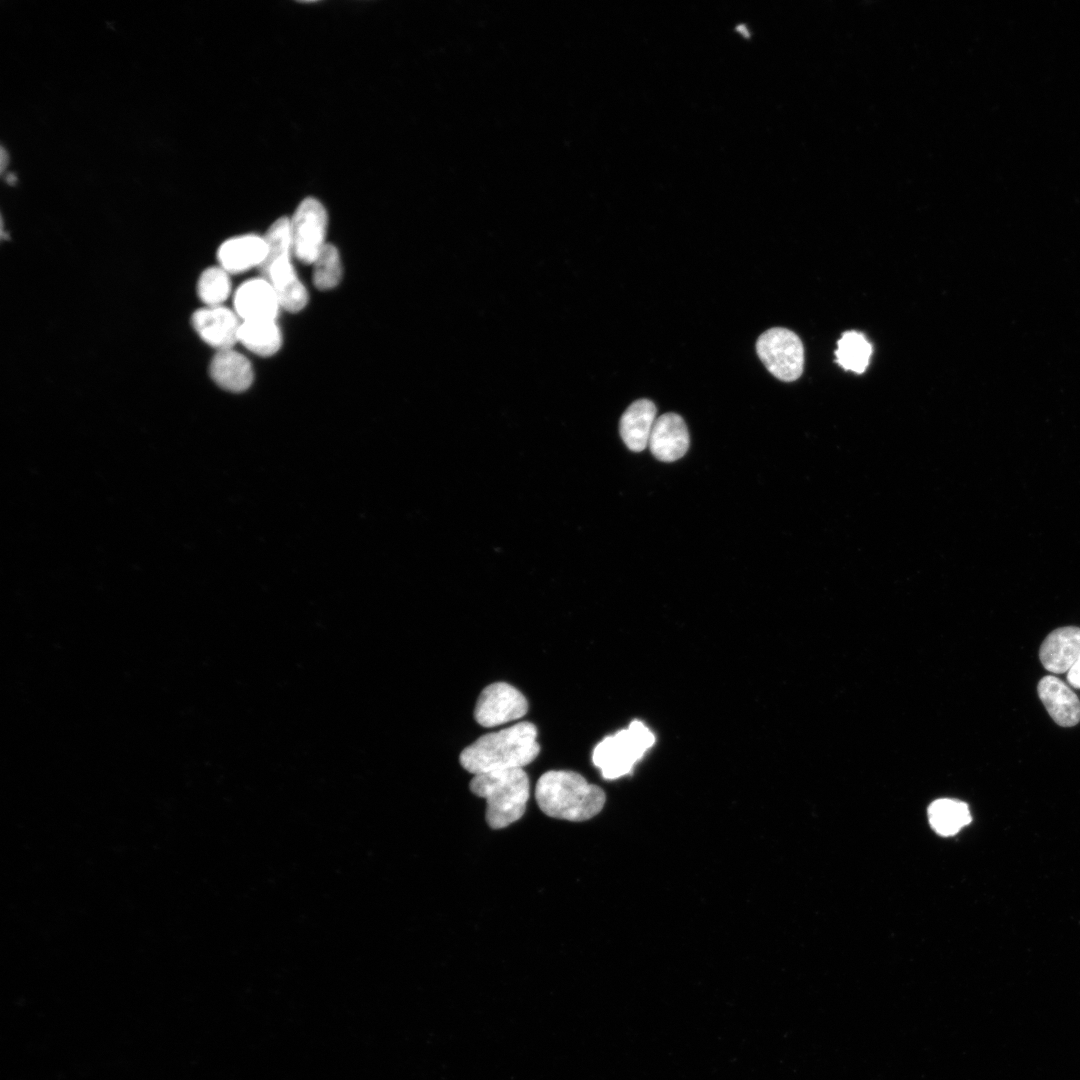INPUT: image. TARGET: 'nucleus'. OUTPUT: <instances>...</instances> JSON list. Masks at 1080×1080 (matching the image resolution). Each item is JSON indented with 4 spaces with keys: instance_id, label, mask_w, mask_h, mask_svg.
<instances>
[{
    "instance_id": "nucleus-1",
    "label": "nucleus",
    "mask_w": 1080,
    "mask_h": 1080,
    "mask_svg": "<svg viewBox=\"0 0 1080 1080\" xmlns=\"http://www.w3.org/2000/svg\"><path fill=\"white\" fill-rule=\"evenodd\" d=\"M537 728L528 721L479 737L459 756L461 766L473 775L530 764L539 754Z\"/></svg>"
},
{
    "instance_id": "nucleus-2",
    "label": "nucleus",
    "mask_w": 1080,
    "mask_h": 1080,
    "mask_svg": "<svg viewBox=\"0 0 1080 1080\" xmlns=\"http://www.w3.org/2000/svg\"><path fill=\"white\" fill-rule=\"evenodd\" d=\"M539 808L547 816L581 822L596 816L604 807L602 788L575 771L551 770L540 776L535 788Z\"/></svg>"
},
{
    "instance_id": "nucleus-3",
    "label": "nucleus",
    "mask_w": 1080,
    "mask_h": 1080,
    "mask_svg": "<svg viewBox=\"0 0 1080 1080\" xmlns=\"http://www.w3.org/2000/svg\"><path fill=\"white\" fill-rule=\"evenodd\" d=\"M470 790L486 799V822L502 829L519 820L529 799V778L522 768L490 771L474 775Z\"/></svg>"
},
{
    "instance_id": "nucleus-4",
    "label": "nucleus",
    "mask_w": 1080,
    "mask_h": 1080,
    "mask_svg": "<svg viewBox=\"0 0 1080 1080\" xmlns=\"http://www.w3.org/2000/svg\"><path fill=\"white\" fill-rule=\"evenodd\" d=\"M655 743V735L641 721L634 720L625 729L606 736L594 748L593 764L607 780L630 774L636 762Z\"/></svg>"
},
{
    "instance_id": "nucleus-5",
    "label": "nucleus",
    "mask_w": 1080,
    "mask_h": 1080,
    "mask_svg": "<svg viewBox=\"0 0 1080 1080\" xmlns=\"http://www.w3.org/2000/svg\"><path fill=\"white\" fill-rule=\"evenodd\" d=\"M757 354L767 370L777 379L792 382L804 367V347L793 331L774 327L762 333L756 342Z\"/></svg>"
},
{
    "instance_id": "nucleus-6",
    "label": "nucleus",
    "mask_w": 1080,
    "mask_h": 1080,
    "mask_svg": "<svg viewBox=\"0 0 1080 1080\" xmlns=\"http://www.w3.org/2000/svg\"><path fill=\"white\" fill-rule=\"evenodd\" d=\"M292 252L303 263L312 264L325 243L327 213L315 198H305L290 219Z\"/></svg>"
},
{
    "instance_id": "nucleus-7",
    "label": "nucleus",
    "mask_w": 1080,
    "mask_h": 1080,
    "mask_svg": "<svg viewBox=\"0 0 1080 1080\" xmlns=\"http://www.w3.org/2000/svg\"><path fill=\"white\" fill-rule=\"evenodd\" d=\"M528 711L525 696L512 685L496 682L480 693L474 718L483 727H495L522 718Z\"/></svg>"
},
{
    "instance_id": "nucleus-8",
    "label": "nucleus",
    "mask_w": 1080,
    "mask_h": 1080,
    "mask_svg": "<svg viewBox=\"0 0 1080 1080\" xmlns=\"http://www.w3.org/2000/svg\"><path fill=\"white\" fill-rule=\"evenodd\" d=\"M192 325L203 341L219 351L232 349L239 341L241 323L234 312L222 305L198 309Z\"/></svg>"
},
{
    "instance_id": "nucleus-9",
    "label": "nucleus",
    "mask_w": 1080,
    "mask_h": 1080,
    "mask_svg": "<svg viewBox=\"0 0 1080 1080\" xmlns=\"http://www.w3.org/2000/svg\"><path fill=\"white\" fill-rule=\"evenodd\" d=\"M689 443L685 421L680 415L669 412L656 419L648 446L659 461L673 462L685 455Z\"/></svg>"
},
{
    "instance_id": "nucleus-10",
    "label": "nucleus",
    "mask_w": 1080,
    "mask_h": 1080,
    "mask_svg": "<svg viewBox=\"0 0 1080 1080\" xmlns=\"http://www.w3.org/2000/svg\"><path fill=\"white\" fill-rule=\"evenodd\" d=\"M234 306L243 321L275 320L281 307L272 285L263 277L241 284L235 293Z\"/></svg>"
},
{
    "instance_id": "nucleus-11",
    "label": "nucleus",
    "mask_w": 1080,
    "mask_h": 1080,
    "mask_svg": "<svg viewBox=\"0 0 1080 1080\" xmlns=\"http://www.w3.org/2000/svg\"><path fill=\"white\" fill-rule=\"evenodd\" d=\"M1038 695L1049 715L1062 727L1080 722V700L1061 679L1048 675L1038 683Z\"/></svg>"
},
{
    "instance_id": "nucleus-12",
    "label": "nucleus",
    "mask_w": 1080,
    "mask_h": 1080,
    "mask_svg": "<svg viewBox=\"0 0 1080 1080\" xmlns=\"http://www.w3.org/2000/svg\"><path fill=\"white\" fill-rule=\"evenodd\" d=\"M1080 654V628L1060 627L1041 644L1039 657L1044 668L1055 674L1068 672Z\"/></svg>"
},
{
    "instance_id": "nucleus-13",
    "label": "nucleus",
    "mask_w": 1080,
    "mask_h": 1080,
    "mask_svg": "<svg viewBox=\"0 0 1080 1080\" xmlns=\"http://www.w3.org/2000/svg\"><path fill=\"white\" fill-rule=\"evenodd\" d=\"M260 273L272 285L282 308L298 312L306 306L308 293L295 273L290 256L275 260Z\"/></svg>"
},
{
    "instance_id": "nucleus-14",
    "label": "nucleus",
    "mask_w": 1080,
    "mask_h": 1080,
    "mask_svg": "<svg viewBox=\"0 0 1080 1080\" xmlns=\"http://www.w3.org/2000/svg\"><path fill=\"white\" fill-rule=\"evenodd\" d=\"M267 253L263 237L247 234L225 241L218 250L217 257L228 273H240L263 263Z\"/></svg>"
},
{
    "instance_id": "nucleus-15",
    "label": "nucleus",
    "mask_w": 1080,
    "mask_h": 1080,
    "mask_svg": "<svg viewBox=\"0 0 1080 1080\" xmlns=\"http://www.w3.org/2000/svg\"><path fill=\"white\" fill-rule=\"evenodd\" d=\"M657 409L649 399H638L621 416L619 430L625 445L634 452L643 451L649 444L656 421Z\"/></svg>"
},
{
    "instance_id": "nucleus-16",
    "label": "nucleus",
    "mask_w": 1080,
    "mask_h": 1080,
    "mask_svg": "<svg viewBox=\"0 0 1080 1080\" xmlns=\"http://www.w3.org/2000/svg\"><path fill=\"white\" fill-rule=\"evenodd\" d=\"M209 371L216 384L231 392H242L253 381L250 362L232 349L218 351L211 360Z\"/></svg>"
},
{
    "instance_id": "nucleus-17",
    "label": "nucleus",
    "mask_w": 1080,
    "mask_h": 1080,
    "mask_svg": "<svg viewBox=\"0 0 1080 1080\" xmlns=\"http://www.w3.org/2000/svg\"><path fill=\"white\" fill-rule=\"evenodd\" d=\"M239 341L260 356H271L282 344V336L275 320L243 321L239 329Z\"/></svg>"
},
{
    "instance_id": "nucleus-18",
    "label": "nucleus",
    "mask_w": 1080,
    "mask_h": 1080,
    "mask_svg": "<svg viewBox=\"0 0 1080 1080\" xmlns=\"http://www.w3.org/2000/svg\"><path fill=\"white\" fill-rule=\"evenodd\" d=\"M928 817L934 831L942 836L956 834L972 820L966 803L947 798L931 803Z\"/></svg>"
},
{
    "instance_id": "nucleus-19",
    "label": "nucleus",
    "mask_w": 1080,
    "mask_h": 1080,
    "mask_svg": "<svg viewBox=\"0 0 1080 1080\" xmlns=\"http://www.w3.org/2000/svg\"><path fill=\"white\" fill-rule=\"evenodd\" d=\"M872 354L871 343L857 331L844 332L837 342L836 362L845 370L863 373Z\"/></svg>"
},
{
    "instance_id": "nucleus-20",
    "label": "nucleus",
    "mask_w": 1080,
    "mask_h": 1080,
    "mask_svg": "<svg viewBox=\"0 0 1080 1080\" xmlns=\"http://www.w3.org/2000/svg\"><path fill=\"white\" fill-rule=\"evenodd\" d=\"M230 291L228 272L222 267L206 269L198 280V296L207 306H221L228 298Z\"/></svg>"
},
{
    "instance_id": "nucleus-21",
    "label": "nucleus",
    "mask_w": 1080,
    "mask_h": 1080,
    "mask_svg": "<svg viewBox=\"0 0 1080 1080\" xmlns=\"http://www.w3.org/2000/svg\"><path fill=\"white\" fill-rule=\"evenodd\" d=\"M313 282L320 290L332 289L342 277V266L337 248L326 243L314 262Z\"/></svg>"
},
{
    "instance_id": "nucleus-22",
    "label": "nucleus",
    "mask_w": 1080,
    "mask_h": 1080,
    "mask_svg": "<svg viewBox=\"0 0 1080 1080\" xmlns=\"http://www.w3.org/2000/svg\"><path fill=\"white\" fill-rule=\"evenodd\" d=\"M263 238L266 243L267 253L263 263L258 268L260 272L275 260L290 256L293 253L290 219L287 217L277 219Z\"/></svg>"
},
{
    "instance_id": "nucleus-23",
    "label": "nucleus",
    "mask_w": 1080,
    "mask_h": 1080,
    "mask_svg": "<svg viewBox=\"0 0 1080 1080\" xmlns=\"http://www.w3.org/2000/svg\"><path fill=\"white\" fill-rule=\"evenodd\" d=\"M1067 682L1071 687L1080 689V654L1067 672Z\"/></svg>"
}]
</instances>
